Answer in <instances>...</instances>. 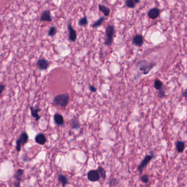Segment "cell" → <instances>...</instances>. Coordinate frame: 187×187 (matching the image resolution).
I'll return each mask as SVG.
<instances>
[{"instance_id":"6","label":"cell","mask_w":187,"mask_h":187,"mask_svg":"<svg viewBox=\"0 0 187 187\" xmlns=\"http://www.w3.org/2000/svg\"><path fill=\"white\" fill-rule=\"evenodd\" d=\"M153 157H154V155L151 154L149 155H147L144 157V159H143L142 162H141L140 165L138 167V170L139 173H142V171L144 170V168L147 166L148 164L149 163V162H150V160L152 159Z\"/></svg>"},{"instance_id":"2","label":"cell","mask_w":187,"mask_h":187,"mask_svg":"<svg viewBox=\"0 0 187 187\" xmlns=\"http://www.w3.org/2000/svg\"><path fill=\"white\" fill-rule=\"evenodd\" d=\"M136 66H138L140 71H143L144 75H146L149 73L150 70L155 66V63H149L145 60H142L139 61Z\"/></svg>"},{"instance_id":"5","label":"cell","mask_w":187,"mask_h":187,"mask_svg":"<svg viewBox=\"0 0 187 187\" xmlns=\"http://www.w3.org/2000/svg\"><path fill=\"white\" fill-rule=\"evenodd\" d=\"M24 171L23 170L19 168L14 174V176H13L14 179V187H20V184H21V179H22L21 177L24 175Z\"/></svg>"},{"instance_id":"24","label":"cell","mask_w":187,"mask_h":187,"mask_svg":"<svg viewBox=\"0 0 187 187\" xmlns=\"http://www.w3.org/2000/svg\"><path fill=\"white\" fill-rule=\"evenodd\" d=\"M70 122H71V126L72 129H77L79 128V123L76 119H73L71 120Z\"/></svg>"},{"instance_id":"12","label":"cell","mask_w":187,"mask_h":187,"mask_svg":"<svg viewBox=\"0 0 187 187\" xmlns=\"http://www.w3.org/2000/svg\"><path fill=\"white\" fill-rule=\"evenodd\" d=\"M133 44L136 46L140 47L143 45L144 43V38L142 35L137 34L134 36L133 39Z\"/></svg>"},{"instance_id":"3","label":"cell","mask_w":187,"mask_h":187,"mask_svg":"<svg viewBox=\"0 0 187 187\" xmlns=\"http://www.w3.org/2000/svg\"><path fill=\"white\" fill-rule=\"evenodd\" d=\"M29 136L25 132H22L19 138L16 140V149L18 152L21 150L22 146L26 144L28 142Z\"/></svg>"},{"instance_id":"17","label":"cell","mask_w":187,"mask_h":187,"mask_svg":"<svg viewBox=\"0 0 187 187\" xmlns=\"http://www.w3.org/2000/svg\"><path fill=\"white\" fill-rule=\"evenodd\" d=\"M176 148L178 153H182L185 148V143L183 141H177L176 142Z\"/></svg>"},{"instance_id":"19","label":"cell","mask_w":187,"mask_h":187,"mask_svg":"<svg viewBox=\"0 0 187 187\" xmlns=\"http://www.w3.org/2000/svg\"><path fill=\"white\" fill-rule=\"evenodd\" d=\"M140 1L139 0H127L126 1V6L127 7L130 8H133L135 7L136 3H139Z\"/></svg>"},{"instance_id":"13","label":"cell","mask_w":187,"mask_h":187,"mask_svg":"<svg viewBox=\"0 0 187 187\" xmlns=\"http://www.w3.org/2000/svg\"><path fill=\"white\" fill-rule=\"evenodd\" d=\"M159 14H160V10L157 8H152L148 13V15L149 17L152 19H157L159 16Z\"/></svg>"},{"instance_id":"9","label":"cell","mask_w":187,"mask_h":187,"mask_svg":"<svg viewBox=\"0 0 187 187\" xmlns=\"http://www.w3.org/2000/svg\"><path fill=\"white\" fill-rule=\"evenodd\" d=\"M40 21H48V22L52 21V18L49 10H44L42 12L40 16Z\"/></svg>"},{"instance_id":"30","label":"cell","mask_w":187,"mask_h":187,"mask_svg":"<svg viewBox=\"0 0 187 187\" xmlns=\"http://www.w3.org/2000/svg\"><path fill=\"white\" fill-rule=\"evenodd\" d=\"M1 22V21H0ZM0 25H1V23H0Z\"/></svg>"},{"instance_id":"4","label":"cell","mask_w":187,"mask_h":187,"mask_svg":"<svg viewBox=\"0 0 187 187\" xmlns=\"http://www.w3.org/2000/svg\"><path fill=\"white\" fill-rule=\"evenodd\" d=\"M114 27L111 25H109L107 26L105 31L106 34V40L105 41V44L107 46H110L112 44L113 41V38L114 35Z\"/></svg>"},{"instance_id":"10","label":"cell","mask_w":187,"mask_h":187,"mask_svg":"<svg viewBox=\"0 0 187 187\" xmlns=\"http://www.w3.org/2000/svg\"><path fill=\"white\" fill-rule=\"evenodd\" d=\"M68 28L69 32V39L72 42H75L76 39H77V34L75 29L73 28V26H71V24L69 23L68 24Z\"/></svg>"},{"instance_id":"22","label":"cell","mask_w":187,"mask_h":187,"mask_svg":"<svg viewBox=\"0 0 187 187\" xmlns=\"http://www.w3.org/2000/svg\"><path fill=\"white\" fill-rule=\"evenodd\" d=\"M57 33V30L56 28L54 26H52L49 28V30L48 31V35L50 37H53L56 35Z\"/></svg>"},{"instance_id":"26","label":"cell","mask_w":187,"mask_h":187,"mask_svg":"<svg viewBox=\"0 0 187 187\" xmlns=\"http://www.w3.org/2000/svg\"><path fill=\"white\" fill-rule=\"evenodd\" d=\"M141 180L143 182L148 183L149 182V176L147 175H144L142 176V177H141Z\"/></svg>"},{"instance_id":"7","label":"cell","mask_w":187,"mask_h":187,"mask_svg":"<svg viewBox=\"0 0 187 187\" xmlns=\"http://www.w3.org/2000/svg\"><path fill=\"white\" fill-rule=\"evenodd\" d=\"M37 66L40 70H47L49 68L50 63L49 61L45 58H40L37 62Z\"/></svg>"},{"instance_id":"1","label":"cell","mask_w":187,"mask_h":187,"mask_svg":"<svg viewBox=\"0 0 187 187\" xmlns=\"http://www.w3.org/2000/svg\"><path fill=\"white\" fill-rule=\"evenodd\" d=\"M69 100V94H60L54 97L53 100V103L54 105H60L62 107H66L68 104Z\"/></svg>"},{"instance_id":"16","label":"cell","mask_w":187,"mask_h":187,"mask_svg":"<svg viewBox=\"0 0 187 187\" xmlns=\"http://www.w3.org/2000/svg\"><path fill=\"white\" fill-rule=\"evenodd\" d=\"M98 8L99 11L102 12L105 16H108L110 14V10L108 7L103 5H99Z\"/></svg>"},{"instance_id":"28","label":"cell","mask_w":187,"mask_h":187,"mask_svg":"<svg viewBox=\"0 0 187 187\" xmlns=\"http://www.w3.org/2000/svg\"><path fill=\"white\" fill-rule=\"evenodd\" d=\"M89 89L91 90V91L93 92H96L97 91V89L96 87L92 85H89Z\"/></svg>"},{"instance_id":"25","label":"cell","mask_w":187,"mask_h":187,"mask_svg":"<svg viewBox=\"0 0 187 187\" xmlns=\"http://www.w3.org/2000/svg\"><path fill=\"white\" fill-rule=\"evenodd\" d=\"M87 24H88V21L86 16H84L83 18H81L79 21V25L80 26L86 25Z\"/></svg>"},{"instance_id":"21","label":"cell","mask_w":187,"mask_h":187,"mask_svg":"<svg viewBox=\"0 0 187 187\" xmlns=\"http://www.w3.org/2000/svg\"><path fill=\"white\" fill-rule=\"evenodd\" d=\"M154 87L157 89L159 91L163 89V84L162 82L159 79H155L154 81Z\"/></svg>"},{"instance_id":"18","label":"cell","mask_w":187,"mask_h":187,"mask_svg":"<svg viewBox=\"0 0 187 187\" xmlns=\"http://www.w3.org/2000/svg\"><path fill=\"white\" fill-rule=\"evenodd\" d=\"M58 180L62 183L63 187H65L66 185H68L69 183L68 178L66 177V176L63 175H60L59 176Z\"/></svg>"},{"instance_id":"15","label":"cell","mask_w":187,"mask_h":187,"mask_svg":"<svg viewBox=\"0 0 187 187\" xmlns=\"http://www.w3.org/2000/svg\"><path fill=\"white\" fill-rule=\"evenodd\" d=\"M54 118V121L55 124H56L58 126H61L63 125L64 123V120L63 116L58 113L55 114L53 116Z\"/></svg>"},{"instance_id":"23","label":"cell","mask_w":187,"mask_h":187,"mask_svg":"<svg viewBox=\"0 0 187 187\" xmlns=\"http://www.w3.org/2000/svg\"><path fill=\"white\" fill-rule=\"evenodd\" d=\"M104 20V16H102V17L100 18L97 21H96L95 23H94L92 25V26L93 28H98L99 26H101V25H102V24L103 23Z\"/></svg>"},{"instance_id":"29","label":"cell","mask_w":187,"mask_h":187,"mask_svg":"<svg viewBox=\"0 0 187 187\" xmlns=\"http://www.w3.org/2000/svg\"><path fill=\"white\" fill-rule=\"evenodd\" d=\"M183 96H184L185 97H187V92H186V90H185V92L184 93H183Z\"/></svg>"},{"instance_id":"27","label":"cell","mask_w":187,"mask_h":187,"mask_svg":"<svg viewBox=\"0 0 187 187\" xmlns=\"http://www.w3.org/2000/svg\"><path fill=\"white\" fill-rule=\"evenodd\" d=\"M5 89H6L5 84H3L2 83H0V94H2L5 91Z\"/></svg>"},{"instance_id":"20","label":"cell","mask_w":187,"mask_h":187,"mask_svg":"<svg viewBox=\"0 0 187 187\" xmlns=\"http://www.w3.org/2000/svg\"><path fill=\"white\" fill-rule=\"evenodd\" d=\"M97 171L98 172L100 177H101L104 180H105V178H106V171H105V170L102 167L99 166L97 168Z\"/></svg>"},{"instance_id":"14","label":"cell","mask_w":187,"mask_h":187,"mask_svg":"<svg viewBox=\"0 0 187 187\" xmlns=\"http://www.w3.org/2000/svg\"><path fill=\"white\" fill-rule=\"evenodd\" d=\"M30 109L31 116H33V118L35 119V121H38L41 117L38 114V112L41 111V109L38 108H34L33 107H30Z\"/></svg>"},{"instance_id":"11","label":"cell","mask_w":187,"mask_h":187,"mask_svg":"<svg viewBox=\"0 0 187 187\" xmlns=\"http://www.w3.org/2000/svg\"><path fill=\"white\" fill-rule=\"evenodd\" d=\"M35 140L36 143L40 145H44L47 142V138L43 133H39L35 137Z\"/></svg>"},{"instance_id":"8","label":"cell","mask_w":187,"mask_h":187,"mask_svg":"<svg viewBox=\"0 0 187 187\" xmlns=\"http://www.w3.org/2000/svg\"><path fill=\"white\" fill-rule=\"evenodd\" d=\"M87 178L89 180L94 182L99 180L100 179V176L97 170H91L87 173Z\"/></svg>"}]
</instances>
